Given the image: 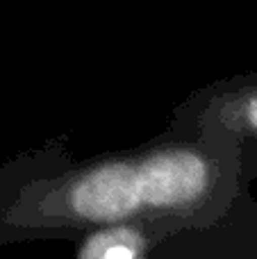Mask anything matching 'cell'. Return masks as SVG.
Returning <instances> with one entry per match:
<instances>
[{"label": "cell", "mask_w": 257, "mask_h": 259, "mask_svg": "<svg viewBox=\"0 0 257 259\" xmlns=\"http://www.w3.org/2000/svg\"><path fill=\"white\" fill-rule=\"evenodd\" d=\"M244 187L241 141L217 123H166L146 143L84 159L59 134L0 166V248L73 241L132 219H166L182 232L209 228Z\"/></svg>", "instance_id": "6da1fadb"}, {"label": "cell", "mask_w": 257, "mask_h": 259, "mask_svg": "<svg viewBox=\"0 0 257 259\" xmlns=\"http://www.w3.org/2000/svg\"><path fill=\"white\" fill-rule=\"evenodd\" d=\"M182 232L180 225L166 219H132L91 228L77 234V259H148L168 237Z\"/></svg>", "instance_id": "7a4b0ae2"}]
</instances>
